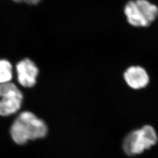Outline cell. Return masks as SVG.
<instances>
[{
	"instance_id": "obj_6",
	"label": "cell",
	"mask_w": 158,
	"mask_h": 158,
	"mask_svg": "<svg viewBox=\"0 0 158 158\" xmlns=\"http://www.w3.org/2000/svg\"><path fill=\"white\" fill-rule=\"evenodd\" d=\"M124 79L128 85L134 89L145 87L149 81L145 70L139 66L128 68L125 72Z\"/></svg>"
},
{
	"instance_id": "obj_2",
	"label": "cell",
	"mask_w": 158,
	"mask_h": 158,
	"mask_svg": "<svg viewBox=\"0 0 158 158\" xmlns=\"http://www.w3.org/2000/svg\"><path fill=\"white\" fill-rule=\"evenodd\" d=\"M124 13L130 25L146 27L158 17V8L148 0L131 1L125 6Z\"/></svg>"
},
{
	"instance_id": "obj_4",
	"label": "cell",
	"mask_w": 158,
	"mask_h": 158,
	"mask_svg": "<svg viewBox=\"0 0 158 158\" xmlns=\"http://www.w3.org/2000/svg\"><path fill=\"white\" fill-rule=\"evenodd\" d=\"M23 94L12 83L0 84V115L9 116L18 111L22 106Z\"/></svg>"
},
{
	"instance_id": "obj_7",
	"label": "cell",
	"mask_w": 158,
	"mask_h": 158,
	"mask_svg": "<svg viewBox=\"0 0 158 158\" xmlns=\"http://www.w3.org/2000/svg\"><path fill=\"white\" fill-rule=\"evenodd\" d=\"M13 77L11 63L6 59L0 60V84L10 83Z\"/></svg>"
},
{
	"instance_id": "obj_5",
	"label": "cell",
	"mask_w": 158,
	"mask_h": 158,
	"mask_svg": "<svg viewBox=\"0 0 158 158\" xmlns=\"http://www.w3.org/2000/svg\"><path fill=\"white\" fill-rule=\"evenodd\" d=\"M17 80L24 87H32L36 83V78L39 73L38 68L29 59H25L16 65Z\"/></svg>"
},
{
	"instance_id": "obj_8",
	"label": "cell",
	"mask_w": 158,
	"mask_h": 158,
	"mask_svg": "<svg viewBox=\"0 0 158 158\" xmlns=\"http://www.w3.org/2000/svg\"><path fill=\"white\" fill-rule=\"evenodd\" d=\"M15 2H26L29 4L35 5L40 2V0H12Z\"/></svg>"
},
{
	"instance_id": "obj_1",
	"label": "cell",
	"mask_w": 158,
	"mask_h": 158,
	"mask_svg": "<svg viewBox=\"0 0 158 158\" xmlns=\"http://www.w3.org/2000/svg\"><path fill=\"white\" fill-rule=\"evenodd\" d=\"M48 132L45 123L30 111L20 113L10 128L12 139L18 145L44 138Z\"/></svg>"
},
{
	"instance_id": "obj_3",
	"label": "cell",
	"mask_w": 158,
	"mask_h": 158,
	"mask_svg": "<svg viewBox=\"0 0 158 158\" xmlns=\"http://www.w3.org/2000/svg\"><path fill=\"white\" fill-rule=\"evenodd\" d=\"M158 142V136L155 129L145 125L141 129L131 132L125 138L123 149L129 156H134L149 149Z\"/></svg>"
}]
</instances>
